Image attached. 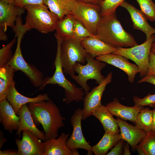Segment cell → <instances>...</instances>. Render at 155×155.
Returning <instances> with one entry per match:
<instances>
[{
	"mask_svg": "<svg viewBox=\"0 0 155 155\" xmlns=\"http://www.w3.org/2000/svg\"><path fill=\"white\" fill-rule=\"evenodd\" d=\"M7 99L0 102V122L4 129L11 133L18 129L20 117Z\"/></svg>",
	"mask_w": 155,
	"mask_h": 155,
	"instance_id": "cell-22",
	"label": "cell"
},
{
	"mask_svg": "<svg viewBox=\"0 0 155 155\" xmlns=\"http://www.w3.org/2000/svg\"><path fill=\"white\" fill-rule=\"evenodd\" d=\"M69 134L63 133L57 138L48 140L43 142L45 150L44 155H79L77 149L71 150L67 147Z\"/></svg>",
	"mask_w": 155,
	"mask_h": 155,
	"instance_id": "cell-17",
	"label": "cell"
},
{
	"mask_svg": "<svg viewBox=\"0 0 155 155\" xmlns=\"http://www.w3.org/2000/svg\"><path fill=\"white\" fill-rule=\"evenodd\" d=\"M153 121L152 127V130L155 132V108L153 110Z\"/></svg>",
	"mask_w": 155,
	"mask_h": 155,
	"instance_id": "cell-43",
	"label": "cell"
},
{
	"mask_svg": "<svg viewBox=\"0 0 155 155\" xmlns=\"http://www.w3.org/2000/svg\"><path fill=\"white\" fill-rule=\"evenodd\" d=\"M133 101L134 105L143 107L151 106L155 104V94H151L149 93L144 98H141L138 96L133 97Z\"/></svg>",
	"mask_w": 155,
	"mask_h": 155,
	"instance_id": "cell-34",
	"label": "cell"
},
{
	"mask_svg": "<svg viewBox=\"0 0 155 155\" xmlns=\"http://www.w3.org/2000/svg\"><path fill=\"white\" fill-rule=\"evenodd\" d=\"M18 115L20 117V121L16 135H18L19 138L20 137L22 131L24 130H26L33 133L41 140L44 141L46 140L45 133L40 131L37 127L27 104L20 107Z\"/></svg>",
	"mask_w": 155,
	"mask_h": 155,
	"instance_id": "cell-18",
	"label": "cell"
},
{
	"mask_svg": "<svg viewBox=\"0 0 155 155\" xmlns=\"http://www.w3.org/2000/svg\"><path fill=\"white\" fill-rule=\"evenodd\" d=\"M15 72L9 65L0 68V102L7 99Z\"/></svg>",
	"mask_w": 155,
	"mask_h": 155,
	"instance_id": "cell-27",
	"label": "cell"
},
{
	"mask_svg": "<svg viewBox=\"0 0 155 155\" xmlns=\"http://www.w3.org/2000/svg\"><path fill=\"white\" fill-rule=\"evenodd\" d=\"M154 35L142 44L128 48L117 47L113 53L122 56L133 61L138 67L142 78L147 74L149 57L151 46L154 42Z\"/></svg>",
	"mask_w": 155,
	"mask_h": 155,
	"instance_id": "cell-8",
	"label": "cell"
},
{
	"mask_svg": "<svg viewBox=\"0 0 155 155\" xmlns=\"http://www.w3.org/2000/svg\"><path fill=\"white\" fill-rule=\"evenodd\" d=\"M154 42H155V34L154 36Z\"/></svg>",
	"mask_w": 155,
	"mask_h": 155,
	"instance_id": "cell-49",
	"label": "cell"
},
{
	"mask_svg": "<svg viewBox=\"0 0 155 155\" xmlns=\"http://www.w3.org/2000/svg\"><path fill=\"white\" fill-rule=\"evenodd\" d=\"M7 139L4 137L3 132L0 131V149L4 144V143L6 141Z\"/></svg>",
	"mask_w": 155,
	"mask_h": 155,
	"instance_id": "cell-42",
	"label": "cell"
},
{
	"mask_svg": "<svg viewBox=\"0 0 155 155\" xmlns=\"http://www.w3.org/2000/svg\"><path fill=\"white\" fill-rule=\"evenodd\" d=\"M15 37L17 38L16 50L9 65L15 71H20L29 78L32 85L36 88H40L43 80L44 74L36 66L27 63L22 56L21 43L24 34L26 33L22 28L18 27L14 31Z\"/></svg>",
	"mask_w": 155,
	"mask_h": 155,
	"instance_id": "cell-6",
	"label": "cell"
},
{
	"mask_svg": "<svg viewBox=\"0 0 155 155\" xmlns=\"http://www.w3.org/2000/svg\"><path fill=\"white\" fill-rule=\"evenodd\" d=\"M83 1L88 3H93L96 5H99L100 4L97 0H81Z\"/></svg>",
	"mask_w": 155,
	"mask_h": 155,
	"instance_id": "cell-44",
	"label": "cell"
},
{
	"mask_svg": "<svg viewBox=\"0 0 155 155\" xmlns=\"http://www.w3.org/2000/svg\"><path fill=\"white\" fill-rule=\"evenodd\" d=\"M112 72H110L104 80L98 86L88 92L83 99L82 120H85L92 115L94 111L102 104L101 100L106 86L112 80Z\"/></svg>",
	"mask_w": 155,
	"mask_h": 155,
	"instance_id": "cell-11",
	"label": "cell"
},
{
	"mask_svg": "<svg viewBox=\"0 0 155 155\" xmlns=\"http://www.w3.org/2000/svg\"><path fill=\"white\" fill-rule=\"evenodd\" d=\"M99 4H100L104 0H97ZM100 5V4H99Z\"/></svg>",
	"mask_w": 155,
	"mask_h": 155,
	"instance_id": "cell-47",
	"label": "cell"
},
{
	"mask_svg": "<svg viewBox=\"0 0 155 155\" xmlns=\"http://www.w3.org/2000/svg\"><path fill=\"white\" fill-rule=\"evenodd\" d=\"M16 37L0 49V68L9 65L13 55L11 48L16 41Z\"/></svg>",
	"mask_w": 155,
	"mask_h": 155,
	"instance_id": "cell-32",
	"label": "cell"
},
{
	"mask_svg": "<svg viewBox=\"0 0 155 155\" xmlns=\"http://www.w3.org/2000/svg\"><path fill=\"white\" fill-rule=\"evenodd\" d=\"M153 110L148 107H143L137 114L135 126L148 132L152 130L153 121Z\"/></svg>",
	"mask_w": 155,
	"mask_h": 155,
	"instance_id": "cell-29",
	"label": "cell"
},
{
	"mask_svg": "<svg viewBox=\"0 0 155 155\" xmlns=\"http://www.w3.org/2000/svg\"><path fill=\"white\" fill-rule=\"evenodd\" d=\"M82 110L78 108L75 110L70 119L73 127L71 135L67 142V147L73 150L82 149L87 151V155H92L93 153L91 146L86 141L83 134L82 128Z\"/></svg>",
	"mask_w": 155,
	"mask_h": 155,
	"instance_id": "cell-10",
	"label": "cell"
},
{
	"mask_svg": "<svg viewBox=\"0 0 155 155\" xmlns=\"http://www.w3.org/2000/svg\"><path fill=\"white\" fill-rule=\"evenodd\" d=\"M24 8L27 11L24 27L26 32L35 29L42 33H48L56 30L59 20L45 5H30Z\"/></svg>",
	"mask_w": 155,
	"mask_h": 155,
	"instance_id": "cell-4",
	"label": "cell"
},
{
	"mask_svg": "<svg viewBox=\"0 0 155 155\" xmlns=\"http://www.w3.org/2000/svg\"><path fill=\"white\" fill-rule=\"evenodd\" d=\"M124 1V0H104L99 5L101 17L115 13L118 7Z\"/></svg>",
	"mask_w": 155,
	"mask_h": 155,
	"instance_id": "cell-31",
	"label": "cell"
},
{
	"mask_svg": "<svg viewBox=\"0 0 155 155\" xmlns=\"http://www.w3.org/2000/svg\"><path fill=\"white\" fill-rule=\"evenodd\" d=\"M96 35L103 42L115 47L128 48L138 44L123 28L115 13L101 17Z\"/></svg>",
	"mask_w": 155,
	"mask_h": 155,
	"instance_id": "cell-2",
	"label": "cell"
},
{
	"mask_svg": "<svg viewBox=\"0 0 155 155\" xmlns=\"http://www.w3.org/2000/svg\"><path fill=\"white\" fill-rule=\"evenodd\" d=\"M147 20L155 21V3L152 0H136Z\"/></svg>",
	"mask_w": 155,
	"mask_h": 155,
	"instance_id": "cell-30",
	"label": "cell"
},
{
	"mask_svg": "<svg viewBox=\"0 0 155 155\" xmlns=\"http://www.w3.org/2000/svg\"><path fill=\"white\" fill-rule=\"evenodd\" d=\"M3 30L0 28V40L1 41H5L7 39V36Z\"/></svg>",
	"mask_w": 155,
	"mask_h": 155,
	"instance_id": "cell-41",
	"label": "cell"
},
{
	"mask_svg": "<svg viewBox=\"0 0 155 155\" xmlns=\"http://www.w3.org/2000/svg\"><path fill=\"white\" fill-rule=\"evenodd\" d=\"M147 75L155 76V54L150 51L149 57V63Z\"/></svg>",
	"mask_w": 155,
	"mask_h": 155,
	"instance_id": "cell-37",
	"label": "cell"
},
{
	"mask_svg": "<svg viewBox=\"0 0 155 155\" xmlns=\"http://www.w3.org/2000/svg\"><path fill=\"white\" fill-rule=\"evenodd\" d=\"M116 120L120 129L121 139L128 143L132 150H134L141 140L146 136L147 132L136 126L130 125L121 119Z\"/></svg>",
	"mask_w": 155,
	"mask_h": 155,
	"instance_id": "cell-15",
	"label": "cell"
},
{
	"mask_svg": "<svg viewBox=\"0 0 155 155\" xmlns=\"http://www.w3.org/2000/svg\"><path fill=\"white\" fill-rule=\"evenodd\" d=\"M57 42V51L54 64L55 67L54 74L51 77L44 78L41 86L38 90H42L47 84H57L65 90V97L63 102L69 104L75 101L77 102L83 100L85 92L82 88H78L65 77L63 71L60 59L61 46L62 41L58 36L56 37Z\"/></svg>",
	"mask_w": 155,
	"mask_h": 155,
	"instance_id": "cell-3",
	"label": "cell"
},
{
	"mask_svg": "<svg viewBox=\"0 0 155 155\" xmlns=\"http://www.w3.org/2000/svg\"><path fill=\"white\" fill-rule=\"evenodd\" d=\"M101 123L105 133L117 134L120 133L118 123L106 106L102 105L96 109L92 115Z\"/></svg>",
	"mask_w": 155,
	"mask_h": 155,
	"instance_id": "cell-23",
	"label": "cell"
},
{
	"mask_svg": "<svg viewBox=\"0 0 155 155\" xmlns=\"http://www.w3.org/2000/svg\"><path fill=\"white\" fill-rule=\"evenodd\" d=\"M90 37H97V36L92 34L81 22L75 19L73 38L82 40Z\"/></svg>",
	"mask_w": 155,
	"mask_h": 155,
	"instance_id": "cell-33",
	"label": "cell"
},
{
	"mask_svg": "<svg viewBox=\"0 0 155 155\" xmlns=\"http://www.w3.org/2000/svg\"><path fill=\"white\" fill-rule=\"evenodd\" d=\"M82 40L73 38L62 40L60 59L64 73L71 76L74 75L77 63L84 64L87 53L82 45Z\"/></svg>",
	"mask_w": 155,
	"mask_h": 155,
	"instance_id": "cell-5",
	"label": "cell"
},
{
	"mask_svg": "<svg viewBox=\"0 0 155 155\" xmlns=\"http://www.w3.org/2000/svg\"><path fill=\"white\" fill-rule=\"evenodd\" d=\"M154 1H155V0H154Z\"/></svg>",
	"mask_w": 155,
	"mask_h": 155,
	"instance_id": "cell-50",
	"label": "cell"
},
{
	"mask_svg": "<svg viewBox=\"0 0 155 155\" xmlns=\"http://www.w3.org/2000/svg\"><path fill=\"white\" fill-rule=\"evenodd\" d=\"M120 6L126 9L129 13L133 28L144 33L146 36V40L155 34V28L149 24L147 19L141 10L125 1Z\"/></svg>",
	"mask_w": 155,
	"mask_h": 155,
	"instance_id": "cell-14",
	"label": "cell"
},
{
	"mask_svg": "<svg viewBox=\"0 0 155 155\" xmlns=\"http://www.w3.org/2000/svg\"><path fill=\"white\" fill-rule=\"evenodd\" d=\"M121 140L120 133L114 134L105 133L100 140L92 146L93 153L95 155H106Z\"/></svg>",
	"mask_w": 155,
	"mask_h": 155,
	"instance_id": "cell-25",
	"label": "cell"
},
{
	"mask_svg": "<svg viewBox=\"0 0 155 155\" xmlns=\"http://www.w3.org/2000/svg\"><path fill=\"white\" fill-rule=\"evenodd\" d=\"M27 106L35 125L42 126L46 140L57 138L59 129L64 126L65 119L56 104L50 98L30 102Z\"/></svg>",
	"mask_w": 155,
	"mask_h": 155,
	"instance_id": "cell-1",
	"label": "cell"
},
{
	"mask_svg": "<svg viewBox=\"0 0 155 155\" xmlns=\"http://www.w3.org/2000/svg\"><path fill=\"white\" fill-rule=\"evenodd\" d=\"M151 107L152 108H155V104H154L151 106Z\"/></svg>",
	"mask_w": 155,
	"mask_h": 155,
	"instance_id": "cell-48",
	"label": "cell"
},
{
	"mask_svg": "<svg viewBox=\"0 0 155 155\" xmlns=\"http://www.w3.org/2000/svg\"><path fill=\"white\" fill-rule=\"evenodd\" d=\"M79 0H43L44 4L59 20L65 16L72 14Z\"/></svg>",
	"mask_w": 155,
	"mask_h": 155,
	"instance_id": "cell-24",
	"label": "cell"
},
{
	"mask_svg": "<svg viewBox=\"0 0 155 155\" xmlns=\"http://www.w3.org/2000/svg\"><path fill=\"white\" fill-rule=\"evenodd\" d=\"M72 14L92 34L96 35L100 22V8L99 5H93L79 1Z\"/></svg>",
	"mask_w": 155,
	"mask_h": 155,
	"instance_id": "cell-9",
	"label": "cell"
},
{
	"mask_svg": "<svg viewBox=\"0 0 155 155\" xmlns=\"http://www.w3.org/2000/svg\"><path fill=\"white\" fill-rule=\"evenodd\" d=\"M25 10L24 7L0 1V28L5 32L8 27L13 29L17 18Z\"/></svg>",
	"mask_w": 155,
	"mask_h": 155,
	"instance_id": "cell-16",
	"label": "cell"
},
{
	"mask_svg": "<svg viewBox=\"0 0 155 155\" xmlns=\"http://www.w3.org/2000/svg\"><path fill=\"white\" fill-rule=\"evenodd\" d=\"M136 149L139 155H155V132L152 130L147 132Z\"/></svg>",
	"mask_w": 155,
	"mask_h": 155,
	"instance_id": "cell-28",
	"label": "cell"
},
{
	"mask_svg": "<svg viewBox=\"0 0 155 155\" xmlns=\"http://www.w3.org/2000/svg\"><path fill=\"white\" fill-rule=\"evenodd\" d=\"M22 131V139H15L18 155H44L45 148L41 140L27 130Z\"/></svg>",
	"mask_w": 155,
	"mask_h": 155,
	"instance_id": "cell-12",
	"label": "cell"
},
{
	"mask_svg": "<svg viewBox=\"0 0 155 155\" xmlns=\"http://www.w3.org/2000/svg\"><path fill=\"white\" fill-rule=\"evenodd\" d=\"M86 61L87 63L84 65L77 63L74 67V70L78 75L71 76L83 88L86 94L90 90L87 83L88 80H94L99 84L104 79L105 77L102 74L101 71L106 65L105 62L95 59L88 54Z\"/></svg>",
	"mask_w": 155,
	"mask_h": 155,
	"instance_id": "cell-7",
	"label": "cell"
},
{
	"mask_svg": "<svg viewBox=\"0 0 155 155\" xmlns=\"http://www.w3.org/2000/svg\"><path fill=\"white\" fill-rule=\"evenodd\" d=\"M0 155H18V150H0Z\"/></svg>",
	"mask_w": 155,
	"mask_h": 155,
	"instance_id": "cell-39",
	"label": "cell"
},
{
	"mask_svg": "<svg viewBox=\"0 0 155 155\" xmlns=\"http://www.w3.org/2000/svg\"><path fill=\"white\" fill-rule=\"evenodd\" d=\"M146 82L155 85V76L146 75L138 82V83Z\"/></svg>",
	"mask_w": 155,
	"mask_h": 155,
	"instance_id": "cell-38",
	"label": "cell"
},
{
	"mask_svg": "<svg viewBox=\"0 0 155 155\" xmlns=\"http://www.w3.org/2000/svg\"><path fill=\"white\" fill-rule=\"evenodd\" d=\"M113 115L124 120L131 121L135 124L137 116L143 107L134 105L128 106L121 104L117 98L106 106Z\"/></svg>",
	"mask_w": 155,
	"mask_h": 155,
	"instance_id": "cell-19",
	"label": "cell"
},
{
	"mask_svg": "<svg viewBox=\"0 0 155 155\" xmlns=\"http://www.w3.org/2000/svg\"><path fill=\"white\" fill-rule=\"evenodd\" d=\"M96 58L122 70L126 74L128 80L131 83L134 82L136 75L140 73V69L135 64L131 63L128 59L120 55L111 53L97 57Z\"/></svg>",
	"mask_w": 155,
	"mask_h": 155,
	"instance_id": "cell-13",
	"label": "cell"
},
{
	"mask_svg": "<svg viewBox=\"0 0 155 155\" xmlns=\"http://www.w3.org/2000/svg\"><path fill=\"white\" fill-rule=\"evenodd\" d=\"M75 20L72 14L67 15L62 19L58 20L55 34L58 35L62 40L73 38Z\"/></svg>",
	"mask_w": 155,
	"mask_h": 155,
	"instance_id": "cell-26",
	"label": "cell"
},
{
	"mask_svg": "<svg viewBox=\"0 0 155 155\" xmlns=\"http://www.w3.org/2000/svg\"><path fill=\"white\" fill-rule=\"evenodd\" d=\"M2 1L9 3L14 4V0H0Z\"/></svg>",
	"mask_w": 155,
	"mask_h": 155,
	"instance_id": "cell-46",
	"label": "cell"
},
{
	"mask_svg": "<svg viewBox=\"0 0 155 155\" xmlns=\"http://www.w3.org/2000/svg\"><path fill=\"white\" fill-rule=\"evenodd\" d=\"M15 84L16 82L14 80L9 88L7 99L18 115L19 109L24 105L31 102L47 100L50 99L47 93L40 94L34 98L23 96L17 90Z\"/></svg>",
	"mask_w": 155,
	"mask_h": 155,
	"instance_id": "cell-21",
	"label": "cell"
},
{
	"mask_svg": "<svg viewBox=\"0 0 155 155\" xmlns=\"http://www.w3.org/2000/svg\"><path fill=\"white\" fill-rule=\"evenodd\" d=\"M151 51L155 54V42H153L151 46Z\"/></svg>",
	"mask_w": 155,
	"mask_h": 155,
	"instance_id": "cell-45",
	"label": "cell"
},
{
	"mask_svg": "<svg viewBox=\"0 0 155 155\" xmlns=\"http://www.w3.org/2000/svg\"><path fill=\"white\" fill-rule=\"evenodd\" d=\"M129 144L127 142L124 144L123 146V154L124 155H131L130 150Z\"/></svg>",
	"mask_w": 155,
	"mask_h": 155,
	"instance_id": "cell-40",
	"label": "cell"
},
{
	"mask_svg": "<svg viewBox=\"0 0 155 155\" xmlns=\"http://www.w3.org/2000/svg\"><path fill=\"white\" fill-rule=\"evenodd\" d=\"M44 4L43 0H14V5L22 7L27 5Z\"/></svg>",
	"mask_w": 155,
	"mask_h": 155,
	"instance_id": "cell-35",
	"label": "cell"
},
{
	"mask_svg": "<svg viewBox=\"0 0 155 155\" xmlns=\"http://www.w3.org/2000/svg\"><path fill=\"white\" fill-rule=\"evenodd\" d=\"M124 140H121L108 153L107 155H122L123 154V151Z\"/></svg>",
	"mask_w": 155,
	"mask_h": 155,
	"instance_id": "cell-36",
	"label": "cell"
},
{
	"mask_svg": "<svg viewBox=\"0 0 155 155\" xmlns=\"http://www.w3.org/2000/svg\"><path fill=\"white\" fill-rule=\"evenodd\" d=\"M81 43L87 53L94 58L98 56L113 53L117 48L106 43L97 37L85 38L82 40Z\"/></svg>",
	"mask_w": 155,
	"mask_h": 155,
	"instance_id": "cell-20",
	"label": "cell"
}]
</instances>
